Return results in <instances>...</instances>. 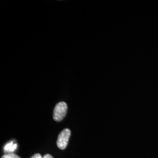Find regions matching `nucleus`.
Here are the masks:
<instances>
[{
    "label": "nucleus",
    "mask_w": 158,
    "mask_h": 158,
    "mask_svg": "<svg viewBox=\"0 0 158 158\" xmlns=\"http://www.w3.org/2000/svg\"><path fill=\"white\" fill-rule=\"evenodd\" d=\"M68 111V105L64 102L57 104L53 111V119L56 121H61L65 117Z\"/></svg>",
    "instance_id": "obj_1"
},
{
    "label": "nucleus",
    "mask_w": 158,
    "mask_h": 158,
    "mask_svg": "<svg viewBox=\"0 0 158 158\" xmlns=\"http://www.w3.org/2000/svg\"><path fill=\"white\" fill-rule=\"evenodd\" d=\"M71 135L69 129H64L59 134L57 140V146L60 149H64L68 145L69 140Z\"/></svg>",
    "instance_id": "obj_2"
},
{
    "label": "nucleus",
    "mask_w": 158,
    "mask_h": 158,
    "mask_svg": "<svg viewBox=\"0 0 158 158\" xmlns=\"http://www.w3.org/2000/svg\"><path fill=\"white\" fill-rule=\"evenodd\" d=\"M17 148V144L16 142L12 141L7 143L4 147V152L6 153H13Z\"/></svg>",
    "instance_id": "obj_3"
},
{
    "label": "nucleus",
    "mask_w": 158,
    "mask_h": 158,
    "mask_svg": "<svg viewBox=\"0 0 158 158\" xmlns=\"http://www.w3.org/2000/svg\"><path fill=\"white\" fill-rule=\"evenodd\" d=\"M1 158H21L15 153H5Z\"/></svg>",
    "instance_id": "obj_4"
},
{
    "label": "nucleus",
    "mask_w": 158,
    "mask_h": 158,
    "mask_svg": "<svg viewBox=\"0 0 158 158\" xmlns=\"http://www.w3.org/2000/svg\"><path fill=\"white\" fill-rule=\"evenodd\" d=\"M30 158H43V157L41 156V155H40V153H36Z\"/></svg>",
    "instance_id": "obj_5"
},
{
    "label": "nucleus",
    "mask_w": 158,
    "mask_h": 158,
    "mask_svg": "<svg viewBox=\"0 0 158 158\" xmlns=\"http://www.w3.org/2000/svg\"><path fill=\"white\" fill-rule=\"evenodd\" d=\"M43 158H53V156L51 155H49V154H46L45 155H44V156H43Z\"/></svg>",
    "instance_id": "obj_6"
}]
</instances>
